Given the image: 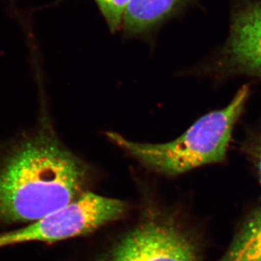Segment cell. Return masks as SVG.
<instances>
[{"mask_svg":"<svg viewBox=\"0 0 261 261\" xmlns=\"http://www.w3.org/2000/svg\"><path fill=\"white\" fill-rule=\"evenodd\" d=\"M218 261H261V208L247 217Z\"/></svg>","mask_w":261,"mask_h":261,"instance_id":"obj_7","label":"cell"},{"mask_svg":"<svg viewBox=\"0 0 261 261\" xmlns=\"http://www.w3.org/2000/svg\"><path fill=\"white\" fill-rule=\"evenodd\" d=\"M113 33L123 25V18L130 0H94Z\"/></svg>","mask_w":261,"mask_h":261,"instance_id":"obj_8","label":"cell"},{"mask_svg":"<svg viewBox=\"0 0 261 261\" xmlns=\"http://www.w3.org/2000/svg\"><path fill=\"white\" fill-rule=\"evenodd\" d=\"M97 261H201L197 243L167 215L153 214L123 234Z\"/></svg>","mask_w":261,"mask_h":261,"instance_id":"obj_4","label":"cell"},{"mask_svg":"<svg viewBox=\"0 0 261 261\" xmlns=\"http://www.w3.org/2000/svg\"><path fill=\"white\" fill-rule=\"evenodd\" d=\"M225 55L232 66L261 79V3H252L234 15Z\"/></svg>","mask_w":261,"mask_h":261,"instance_id":"obj_5","label":"cell"},{"mask_svg":"<svg viewBox=\"0 0 261 261\" xmlns=\"http://www.w3.org/2000/svg\"><path fill=\"white\" fill-rule=\"evenodd\" d=\"M90 168L42 126L0 161V223L33 222L85 193Z\"/></svg>","mask_w":261,"mask_h":261,"instance_id":"obj_1","label":"cell"},{"mask_svg":"<svg viewBox=\"0 0 261 261\" xmlns=\"http://www.w3.org/2000/svg\"><path fill=\"white\" fill-rule=\"evenodd\" d=\"M253 148L254 150L252 151V156L256 167L257 173H258V177L261 185V141L256 145H254Z\"/></svg>","mask_w":261,"mask_h":261,"instance_id":"obj_9","label":"cell"},{"mask_svg":"<svg viewBox=\"0 0 261 261\" xmlns=\"http://www.w3.org/2000/svg\"><path fill=\"white\" fill-rule=\"evenodd\" d=\"M242 87L224 109L207 114L185 133L168 143H139L115 132L107 137L124 152L155 173L177 176L195 168L224 160L233 127L249 97Z\"/></svg>","mask_w":261,"mask_h":261,"instance_id":"obj_2","label":"cell"},{"mask_svg":"<svg viewBox=\"0 0 261 261\" xmlns=\"http://www.w3.org/2000/svg\"><path fill=\"white\" fill-rule=\"evenodd\" d=\"M122 200L85 193L70 204L20 229L0 233V249L30 242L54 243L93 232L124 217Z\"/></svg>","mask_w":261,"mask_h":261,"instance_id":"obj_3","label":"cell"},{"mask_svg":"<svg viewBox=\"0 0 261 261\" xmlns=\"http://www.w3.org/2000/svg\"><path fill=\"white\" fill-rule=\"evenodd\" d=\"M185 0H130L122 28L128 36L143 34L169 16Z\"/></svg>","mask_w":261,"mask_h":261,"instance_id":"obj_6","label":"cell"}]
</instances>
